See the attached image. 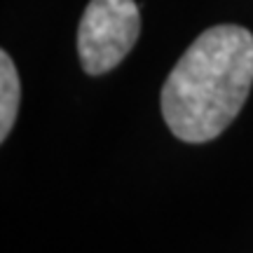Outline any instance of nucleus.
Listing matches in <instances>:
<instances>
[{
    "label": "nucleus",
    "instance_id": "2",
    "mask_svg": "<svg viewBox=\"0 0 253 253\" xmlns=\"http://www.w3.org/2000/svg\"><path fill=\"white\" fill-rule=\"evenodd\" d=\"M141 36L134 0H91L78 28V54L87 75H103L122 63Z\"/></svg>",
    "mask_w": 253,
    "mask_h": 253
},
{
    "label": "nucleus",
    "instance_id": "1",
    "mask_svg": "<svg viewBox=\"0 0 253 253\" xmlns=\"http://www.w3.org/2000/svg\"><path fill=\"white\" fill-rule=\"evenodd\" d=\"M251 87L253 33L237 24L211 26L164 80V122L183 143H209L235 122Z\"/></svg>",
    "mask_w": 253,
    "mask_h": 253
},
{
    "label": "nucleus",
    "instance_id": "3",
    "mask_svg": "<svg viewBox=\"0 0 253 253\" xmlns=\"http://www.w3.org/2000/svg\"><path fill=\"white\" fill-rule=\"evenodd\" d=\"M21 103V82L14 61L2 49L0 52V141H7L12 126L17 122Z\"/></svg>",
    "mask_w": 253,
    "mask_h": 253
}]
</instances>
